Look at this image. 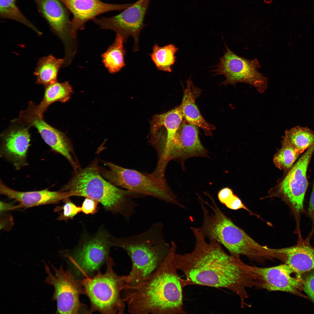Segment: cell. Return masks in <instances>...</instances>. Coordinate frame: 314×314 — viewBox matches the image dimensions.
I'll list each match as a JSON object with an SVG mask.
<instances>
[{"label":"cell","instance_id":"cell-17","mask_svg":"<svg viewBox=\"0 0 314 314\" xmlns=\"http://www.w3.org/2000/svg\"><path fill=\"white\" fill-rule=\"evenodd\" d=\"M314 233L312 229L304 239L298 236L297 244L290 247L274 249V259L288 266L302 282L304 274L314 270V247L310 240Z\"/></svg>","mask_w":314,"mask_h":314},{"label":"cell","instance_id":"cell-6","mask_svg":"<svg viewBox=\"0 0 314 314\" xmlns=\"http://www.w3.org/2000/svg\"><path fill=\"white\" fill-rule=\"evenodd\" d=\"M104 167H99L100 173L113 185L141 195H149L167 203L182 207L167 185L136 170L125 168L113 163L104 162Z\"/></svg>","mask_w":314,"mask_h":314},{"label":"cell","instance_id":"cell-8","mask_svg":"<svg viewBox=\"0 0 314 314\" xmlns=\"http://www.w3.org/2000/svg\"><path fill=\"white\" fill-rule=\"evenodd\" d=\"M226 51L219 59L220 62L213 71L215 75H224L225 79L220 85L242 83L254 87L260 93L264 92L267 88L268 78L258 71L261 67L258 59L249 60L237 55L225 44Z\"/></svg>","mask_w":314,"mask_h":314},{"label":"cell","instance_id":"cell-33","mask_svg":"<svg viewBox=\"0 0 314 314\" xmlns=\"http://www.w3.org/2000/svg\"><path fill=\"white\" fill-rule=\"evenodd\" d=\"M234 194L232 190L228 188H224L221 190L218 194V197L220 201L224 204Z\"/></svg>","mask_w":314,"mask_h":314},{"label":"cell","instance_id":"cell-2","mask_svg":"<svg viewBox=\"0 0 314 314\" xmlns=\"http://www.w3.org/2000/svg\"><path fill=\"white\" fill-rule=\"evenodd\" d=\"M171 250L159 267L151 274L130 286L127 284L122 297L132 314H185L183 308L184 279L177 272L174 260L177 246Z\"/></svg>","mask_w":314,"mask_h":314},{"label":"cell","instance_id":"cell-7","mask_svg":"<svg viewBox=\"0 0 314 314\" xmlns=\"http://www.w3.org/2000/svg\"><path fill=\"white\" fill-rule=\"evenodd\" d=\"M314 151V144L289 170L271 194L281 198L288 206L295 222L294 232L297 234L301 232V217L305 212L304 201L308 185L307 171Z\"/></svg>","mask_w":314,"mask_h":314},{"label":"cell","instance_id":"cell-19","mask_svg":"<svg viewBox=\"0 0 314 314\" xmlns=\"http://www.w3.org/2000/svg\"><path fill=\"white\" fill-rule=\"evenodd\" d=\"M0 193L18 203L11 210L56 204L66 198L74 196L73 193L69 191H52L48 189L37 191H19L8 187L1 180L0 182Z\"/></svg>","mask_w":314,"mask_h":314},{"label":"cell","instance_id":"cell-13","mask_svg":"<svg viewBox=\"0 0 314 314\" xmlns=\"http://www.w3.org/2000/svg\"><path fill=\"white\" fill-rule=\"evenodd\" d=\"M111 245L112 242L107 234L100 232L84 244L73 256H68V258L77 273L90 276L106 261Z\"/></svg>","mask_w":314,"mask_h":314},{"label":"cell","instance_id":"cell-21","mask_svg":"<svg viewBox=\"0 0 314 314\" xmlns=\"http://www.w3.org/2000/svg\"><path fill=\"white\" fill-rule=\"evenodd\" d=\"M182 102L180 105L183 118L188 123L201 129L207 136H212V131L215 126L207 122L204 119L195 103V100L200 95V90L195 87L190 77L186 82Z\"/></svg>","mask_w":314,"mask_h":314},{"label":"cell","instance_id":"cell-1","mask_svg":"<svg viewBox=\"0 0 314 314\" xmlns=\"http://www.w3.org/2000/svg\"><path fill=\"white\" fill-rule=\"evenodd\" d=\"M195 239L190 253L174 256L178 269L184 274L185 286L192 285L227 289L240 298L242 307L248 305L247 289L256 287L255 277L251 266L243 262L240 257L227 254L219 243L207 242L197 228H190Z\"/></svg>","mask_w":314,"mask_h":314},{"label":"cell","instance_id":"cell-26","mask_svg":"<svg viewBox=\"0 0 314 314\" xmlns=\"http://www.w3.org/2000/svg\"><path fill=\"white\" fill-rule=\"evenodd\" d=\"M301 154L314 144V132L297 126L286 130L284 136Z\"/></svg>","mask_w":314,"mask_h":314},{"label":"cell","instance_id":"cell-18","mask_svg":"<svg viewBox=\"0 0 314 314\" xmlns=\"http://www.w3.org/2000/svg\"><path fill=\"white\" fill-rule=\"evenodd\" d=\"M29 127H15L2 135L1 156L11 163L17 170L28 165L27 154L31 141Z\"/></svg>","mask_w":314,"mask_h":314},{"label":"cell","instance_id":"cell-28","mask_svg":"<svg viewBox=\"0 0 314 314\" xmlns=\"http://www.w3.org/2000/svg\"><path fill=\"white\" fill-rule=\"evenodd\" d=\"M281 144V148L274 156V163L280 170H289L301 154L284 137Z\"/></svg>","mask_w":314,"mask_h":314},{"label":"cell","instance_id":"cell-14","mask_svg":"<svg viewBox=\"0 0 314 314\" xmlns=\"http://www.w3.org/2000/svg\"><path fill=\"white\" fill-rule=\"evenodd\" d=\"M198 127L182 121L172 141L166 159L167 164L171 160L178 162L184 169L188 159L207 157L208 151L202 144L199 137Z\"/></svg>","mask_w":314,"mask_h":314},{"label":"cell","instance_id":"cell-22","mask_svg":"<svg viewBox=\"0 0 314 314\" xmlns=\"http://www.w3.org/2000/svg\"><path fill=\"white\" fill-rule=\"evenodd\" d=\"M72 92V87L67 81H56L46 86L42 100L38 106L35 105V111L43 117V114L51 104L56 101H67Z\"/></svg>","mask_w":314,"mask_h":314},{"label":"cell","instance_id":"cell-31","mask_svg":"<svg viewBox=\"0 0 314 314\" xmlns=\"http://www.w3.org/2000/svg\"><path fill=\"white\" fill-rule=\"evenodd\" d=\"M98 203L92 199L86 197L81 207V211L86 214H93L96 213L97 211Z\"/></svg>","mask_w":314,"mask_h":314},{"label":"cell","instance_id":"cell-24","mask_svg":"<svg viewBox=\"0 0 314 314\" xmlns=\"http://www.w3.org/2000/svg\"><path fill=\"white\" fill-rule=\"evenodd\" d=\"M123 37L116 33L113 43L101 55L102 61L109 72L114 74L119 72L125 65L124 56L126 53Z\"/></svg>","mask_w":314,"mask_h":314},{"label":"cell","instance_id":"cell-11","mask_svg":"<svg viewBox=\"0 0 314 314\" xmlns=\"http://www.w3.org/2000/svg\"><path fill=\"white\" fill-rule=\"evenodd\" d=\"M33 101L29 102L27 108L21 111L15 120L22 125L35 128L45 142L53 151L63 156L70 163L74 170L79 168L74 158L73 151L69 140L63 133L47 123L43 117L38 114Z\"/></svg>","mask_w":314,"mask_h":314},{"label":"cell","instance_id":"cell-5","mask_svg":"<svg viewBox=\"0 0 314 314\" xmlns=\"http://www.w3.org/2000/svg\"><path fill=\"white\" fill-rule=\"evenodd\" d=\"M106 262L105 273L99 271L92 277L87 276L82 280L85 295L90 302L89 313L124 314L126 304L121 292L130 278L128 275L120 276L115 272L113 261L109 254Z\"/></svg>","mask_w":314,"mask_h":314},{"label":"cell","instance_id":"cell-9","mask_svg":"<svg viewBox=\"0 0 314 314\" xmlns=\"http://www.w3.org/2000/svg\"><path fill=\"white\" fill-rule=\"evenodd\" d=\"M54 272L45 264L47 274L45 282L54 287L52 298L56 300L57 313L79 314L88 312L80 301L81 295H85L82 280L77 279L69 270L62 266L58 268L52 265Z\"/></svg>","mask_w":314,"mask_h":314},{"label":"cell","instance_id":"cell-3","mask_svg":"<svg viewBox=\"0 0 314 314\" xmlns=\"http://www.w3.org/2000/svg\"><path fill=\"white\" fill-rule=\"evenodd\" d=\"M163 225L160 222L152 224L146 231L125 238H115L112 245L121 248L132 262L130 280L133 286L157 270L164 262L172 247L165 240Z\"/></svg>","mask_w":314,"mask_h":314},{"label":"cell","instance_id":"cell-16","mask_svg":"<svg viewBox=\"0 0 314 314\" xmlns=\"http://www.w3.org/2000/svg\"><path fill=\"white\" fill-rule=\"evenodd\" d=\"M72 13L70 36L76 40L79 30L85 28V24L103 13L115 10H124L133 4H117L100 0H59Z\"/></svg>","mask_w":314,"mask_h":314},{"label":"cell","instance_id":"cell-10","mask_svg":"<svg viewBox=\"0 0 314 314\" xmlns=\"http://www.w3.org/2000/svg\"><path fill=\"white\" fill-rule=\"evenodd\" d=\"M150 0H138L120 13L110 17H96L92 21L102 29H109L121 35L125 42L131 36L134 40L133 51L138 49L139 36L144 27V20Z\"/></svg>","mask_w":314,"mask_h":314},{"label":"cell","instance_id":"cell-32","mask_svg":"<svg viewBox=\"0 0 314 314\" xmlns=\"http://www.w3.org/2000/svg\"><path fill=\"white\" fill-rule=\"evenodd\" d=\"M224 204L231 209L236 210L243 209L253 214L242 203L240 199L234 195L230 198Z\"/></svg>","mask_w":314,"mask_h":314},{"label":"cell","instance_id":"cell-27","mask_svg":"<svg viewBox=\"0 0 314 314\" xmlns=\"http://www.w3.org/2000/svg\"><path fill=\"white\" fill-rule=\"evenodd\" d=\"M17 0H0V17L11 19L26 26L40 35L41 32L22 13L18 6Z\"/></svg>","mask_w":314,"mask_h":314},{"label":"cell","instance_id":"cell-34","mask_svg":"<svg viewBox=\"0 0 314 314\" xmlns=\"http://www.w3.org/2000/svg\"><path fill=\"white\" fill-rule=\"evenodd\" d=\"M306 214L312 220L313 226L312 229L314 231V181L310 199L309 207L308 210L306 212Z\"/></svg>","mask_w":314,"mask_h":314},{"label":"cell","instance_id":"cell-23","mask_svg":"<svg viewBox=\"0 0 314 314\" xmlns=\"http://www.w3.org/2000/svg\"><path fill=\"white\" fill-rule=\"evenodd\" d=\"M65 62L64 58H56L51 55L40 58L34 72L36 83L46 87L57 81L59 70Z\"/></svg>","mask_w":314,"mask_h":314},{"label":"cell","instance_id":"cell-12","mask_svg":"<svg viewBox=\"0 0 314 314\" xmlns=\"http://www.w3.org/2000/svg\"><path fill=\"white\" fill-rule=\"evenodd\" d=\"M33 0L40 13L63 42L65 51L64 58L67 61H72L76 52V42L70 36L71 21L66 8L59 0Z\"/></svg>","mask_w":314,"mask_h":314},{"label":"cell","instance_id":"cell-4","mask_svg":"<svg viewBox=\"0 0 314 314\" xmlns=\"http://www.w3.org/2000/svg\"><path fill=\"white\" fill-rule=\"evenodd\" d=\"M61 190L71 192L75 196L92 199L106 210L121 214L128 221L137 206L130 197L138 194L119 188L108 181L101 175L99 166L95 163L75 170L72 177Z\"/></svg>","mask_w":314,"mask_h":314},{"label":"cell","instance_id":"cell-25","mask_svg":"<svg viewBox=\"0 0 314 314\" xmlns=\"http://www.w3.org/2000/svg\"><path fill=\"white\" fill-rule=\"evenodd\" d=\"M178 50V48L172 44L162 47L156 44L153 46L152 52L149 55L158 70L171 72L172 66L176 61L175 54Z\"/></svg>","mask_w":314,"mask_h":314},{"label":"cell","instance_id":"cell-15","mask_svg":"<svg viewBox=\"0 0 314 314\" xmlns=\"http://www.w3.org/2000/svg\"><path fill=\"white\" fill-rule=\"evenodd\" d=\"M251 268L257 287L269 291L287 292L308 299L300 292L303 288L302 282L291 276L293 272L286 264L267 267L251 266Z\"/></svg>","mask_w":314,"mask_h":314},{"label":"cell","instance_id":"cell-30","mask_svg":"<svg viewBox=\"0 0 314 314\" xmlns=\"http://www.w3.org/2000/svg\"><path fill=\"white\" fill-rule=\"evenodd\" d=\"M303 290L314 303V270L308 272L305 277H303Z\"/></svg>","mask_w":314,"mask_h":314},{"label":"cell","instance_id":"cell-29","mask_svg":"<svg viewBox=\"0 0 314 314\" xmlns=\"http://www.w3.org/2000/svg\"><path fill=\"white\" fill-rule=\"evenodd\" d=\"M64 199L65 204L62 206H56L54 209L55 212L63 210L57 220L67 221L69 219H72L78 213L81 211V207L77 206L73 203L69 198Z\"/></svg>","mask_w":314,"mask_h":314},{"label":"cell","instance_id":"cell-20","mask_svg":"<svg viewBox=\"0 0 314 314\" xmlns=\"http://www.w3.org/2000/svg\"><path fill=\"white\" fill-rule=\"evenodd\" d=\"M183 116L180 105L174 109L160 114L154 115L151 121L150 133L151 137L160 128L163 127L166 131V135L163 147L160 150L158 162L165 163L167 154L172 141L183 119Z\"/></svg>","mask_w":314,"mask_h":314},{"label":"cell","instance_id":"cell-35","mask_svg":"<svg viewBox=\"0 0 314 314\" xmlns=\"http://www.w3.org/2000/svg\"><path fill=\"white\" fill-rule=\"evenodd\" d=\"M9 203H4L0 201L1 212L6 210H11V208L14 206Z\"/></svg>","mask_w":314,"mask_h":314}]
</instances>
